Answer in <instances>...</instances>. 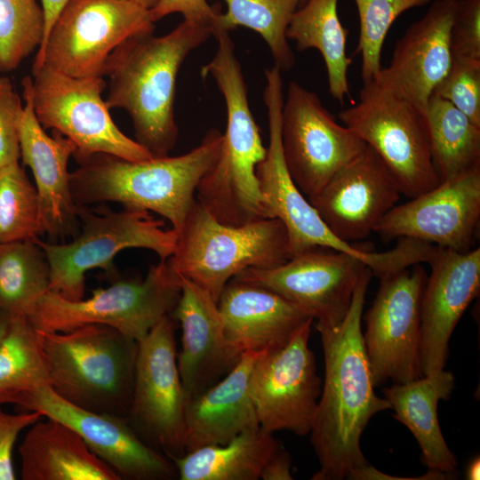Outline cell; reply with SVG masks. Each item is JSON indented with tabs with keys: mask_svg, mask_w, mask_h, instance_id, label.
<instances>
[{
	"mask_svg": "<svg viewBox=\"0 0 480 480\" xmlns=\"http://www.w3.org/2000/svg\"><path fill=\"white\" fill-rule=\"evenodd\" d=\"M16 404L72 428L121 479L168 480L177 475L172 461L145 443L127 417L76 406L49 385L22 394Z\"/></svg>",
	"mask_w": 480,
	"mask_h": 480,
	"instance_id": "obj_18",
	"label": "cell"
},
{
	"mask_svg": "<svg viewBox=\"0 0 480 480\" xmlns=\"http://www.w3.org/2000/svg\"><path fill=\"white\" fill-rule=\"evenodd\" d=\"M425 116L440 182L480 168V126L449 101L431 95Z\"/></svg>",
	"mask_w": 480,
	"mask_h": 480,
	"instance_id": "obj_31",
	"label": "cell"
},
{
	"mask_svg": "<svg viewBox=\"0 0 480 480\" xmlns=\"http://www.w3.org/2000/svg\"><path fill=\"white\" fill-rule=\"evenodd\" d=\"M313 320L304 324L284 345L261 352L249 387L260 428L272 433L309 434L322 380L308 340Z\"/></svg>",
	"mask_w": 480,
	"mask_h": 480,
	"instance_id": "obj_17",
	"label": "cell"
},
{
	"mask_svg": "<svg viewBox=\"0 0 480 480\" xmlns=\"http://www.w3.org/2000/svg\"><path fill=\"white\" fill-rule=\"evenodd\" d=\"M154 30L149 10L134 0H68L38 48L32 70L46 65L74 77L102 76L116 47Z\"/></svg>",
	"mask_w": 480,
	"mask_h": 480,
	"instance_id": "obj_11",
	"label": "cell"
},
{
	"mask_svg": "<svg viewBox=\"0 0 480 480\" xmlns=\"http://www.w3.org/2000/svg\"><path fill=\"white\" fill-rule=\"evenodd\" d=\"M479 219L480 168L395 205L374 232L383 239L412 238L463 252L474 245Z\"/></svg>",
	"mask_w": 480,
	"mask_h": 480,
	"instance_id": "obj_19",
	"label": "cell"
},
{
	"mask_svg": "<svg viewBox=\"0 0 480 480\" xmlns=\"http://www.w3.org/2000/svg\"><path fill=\"white\" fill-rule=\"evenodd\" d=\"M36 116L44 129H52L76 146L74 155H113L130 161L154 156L115 124L101 94L103 76L74 77L46 65L21 81Z\"/></svg>",
	"mask_w": 480,
	"mask_h": 480,
	"instance_id": "obj_9",
	"label": "cell"
},
{
	"mask_svg": "<svg viewBox=\"0 0 480 480\" xmlns=\"http://www.w3.org/2000/svg\"><path fill=\"white\" fill-rule=\"evenodd\" d=\"M348 30L338 15V0H305L293 13L286 36L300 52L316 49L323 56L329 92L340 104L350 96L348 71L351 58L346 54Z\"/></svg>",
	"mask_w": 480,
	"mask_h": 480,
	"instance_id": "obj_30",
	"label": "cell"
},
{
	"mask_svg": "<svg viewBox=\"0 0 480 480\" xmlns=\"http://www.w3.org/2000/svg\"><path fill=\"white\" fill-rule=\"evenodd\" d=\"M167 259L180 276L196 284L217 302L227 284L249 268H272L291 258L287 232L275 218L240 226L217 220L196 200Z\"/></svg>",
	"mask_w": 480,
	"mask_h": 480,
	"instance_id": "obj_6",
	"label": "cell"
},
{
	"mask_svg": "<svg viewBox=\"0 0 480 480\" xmlns=\"http://www.w3.org/2000/svg\"><path fill=\"white\" fill-rule=\"evenodd\" d=\"M454 387L453 374L442 370L383 388L384 398L395 412L393 418L414 436L421 452V460L428 469L456 472V457L444 438L437 418L438 402L448 400Z\"/></svg>",
	"mask_w": 480,
	"mask_h": 480,
	"instance_id": "obj_28",
	"label": "cell"
},
{
	"mask_svg": "<svg viewBox=\"0 0 480 480\" xmlns=\"http://www.w3.org/2000/svg\"><path fill=\"white\" fill-rule=\"evenodd\" d=\"M175 12L180 13L185 20L213 25L217 15L220 12V5H211L207 0H160L149 11L154 22Z\"/></svg>",
	"mask_w": 480,
	"mask_h": 480,
	"instance_id": "obj_42",
	"label": "cell"
},
{
	"mask_svg": "<svg viewBox=\"0 0 480 480\" xmlns=\"http://www.w3.org/2000/svg\"><path fill=\"white\" fill-rule=\"evenodd\" d=\"M12 318L11 314L0 308V344L9 331Z\"/></svg>",
	"mask_w": 480,
	"mask_h": 480,
	"instance_id": "obj_45",
	"label": "cell"
},
{
	"mask_svg": "<svg viewBox=\"0 0 480 480\" xmlns=\"http://www.w3.org/2000/svg\"><path fill=\"white\" fill-rule=\"evenodd\" d=\"M292 459L282 447L277 449L264 465L260 478L263 480H292Z\"/></svg>",
	"mask_w": 480,
	"mask_h": 480,
	"instance_id": "obj_43",
	"label": "cell"
},
{
	"mask_svg": "<svg viewBox=\"0 0 480 480\" xmlns=\"http://www.w3.org/2000/svg\"><path fill=\"white\" fill-rule=\"evenodd\" d=\"M282 71L265 70L263 100L267 108L269 142L256 167L267 218L279 220L287 232L291 258L313 248H327L362 259L371 270L381 262V253L365 251L336 236L292 180L284 163L280 137L284 103Z\"/></svg>",
	"mask_w": 480,
	"mask_h": 480,
	"instance_id": "obj_12",
	"label": "cell"
},
{
	"mask_svg": "<svg viewBox=\"0 0 480 480\" xmlns=\"http://www.w3.org/2000/svg\"><path fill=\"white\" fill-rule=\"evenodd\" d=\"M480 473L479 457H476L468 466L466 476L468 480H478Z\"/></svg>",
	"mask_w": 480,
	"mask_h": 480,
	"instance_id": "obj_46",
	"label": "cell"
},
{
	"mask_svg": "<svg viewBox=\"0 0 480 480\" xmlns=\"http://www.w3.org/2000/svg\"><path fill=\"white\" fill-rule=\"evenodd\" d=\"M44 12L37 0H0V72L16 69L41 46Z\"/></svg>",
	"mask_w": 480,
	"mask_h": 480,
	"instance_id": "obj_36",
	"label": "cell"
},
{
	"mask_svg": "<svg viewBox=\"0 0 480 480\" xmlns=\"http://www.w3.org/2000/svg\"><path fill=\"white\" fill-rule=\"evenodd\" d=\"M50 267L35 240L0 244V308L27 316L49 291Z\"/></svg>",
	"mask_w": 480,
	"mask_h": 480,
	"instance_id": "obj_33",
	"label": "cell"
},
{
	"mask_svg": "<svg viewBox=\"0 0 480 480\" xmlns=\"http://www.w3.org/2000/svg\"><path fill=\"white\" fill-rule=\"evenodd\" d=\"M366 263L356 256L313 248L272 268H249L232 279L268 289L313 319L316 327H334L347 316Z\"/></svg>",
	"mask_w": 480,
	"mask_h": 480,
	"instance_id": "obj_16",
	"label": "cell"
},
{
	"mask_svg": "<svg viewBox=\"0 0 480 480\" xmlns=\"http://www.w3.org/2000/svg\"><path fill=\"white\" fill-rule=\"evenodd\" d=\"M137 4L141 5L142 7L151 10L153 9L160 0H134Z\"/></svg>",
	"mask_w": 480,
	"mask_h": 480,
	"instance_id": "obj_47",
	"label": "cell"
},
{
	"mask_svg": "<svg viewBox=\"0 0 480 480\" xmlns=\"http://www.w3.org/2000/svg\"><path fill=\"white\" fill-rule=\"evenodd\" d=\"M223 133L209 130L201 143L177 156L130 161L113 155H74L78 167L70 172L77 206L115 202L125 208L154 212L178 232L196 202L197 186L215 163Z\"/></svg>",
	"mask_w": 480,
	"mask_h": 480,
	"instance_id": "obj_3",
	"label": "cell"
},
{
	"mask_svg": "<svg viewBox=\"0 0 480 480\" xmlns=\"http://www.w3.org/2000/svg\"><path fill=\"white\" fill-rule=\"evenodd\" d=\"M82 229L67 244H55L36 238L50 267L49 291L69 300L84 295L87 271L101 268L113 272L114 258L129 248L148 249L160 260L173 253L178 234L164 228L163 220H156L148 211L124 207L115 212L100 207L89 210L79 206Z\"/></svg>",
	"mask_w": 480,
	"mask_h": 480,
	"instance_id": "obj_7",
	"label": "cell"
},
{
	"mask_svg": "<svg viewBox=\"0 0 480 480\" xmlns=\"http://www.w3.org/2000/svg\"><path fill=\"white\" fill-rule=\"evenodd\" d=\"M380 280L374 300L363 316V340L375 388L388 380L399 384L423 376L420 303L426 272L417 264Z\"/></svg>",
	"mask_w": 480,
	"mask_h": 480,
	"instance_id": "obj_15",
	"label": "cell"
},
{
	"mask_svg": "<svg viewBox=\"0 0 480 480\" xmlns=\"http://www.w3.org/2000/svg\"><path fill=\"white\" fill-rule=\"evenodd\" d=\"M0 404V480H14L12 452L20 434L44 416L36 411L9 413Z\"/></svg>",
	"mask_w": 480,
	"mask_h": 480,
	"instance_id": "obj_41",
	"label": "cell"
},
{
	"mask_svg": "<svg viewBox=\"0 0 480 480\" xmlns=\"http://www.w3.org/2000/svg\"><path fill=\"white\" fill-rule=\"evenodd\" d=\"M23 109L12 80L0 76V168L20 159V127Z\"/></svg>",
	"mask_w": 480,
	"mask_h": 480,
	"instance_id": "obj_39",
	"label": "cell"
},
{
	"mask_svg": "<svg viewBox=\"0 0 480 480\" xmlns=\"http://www.w3.org/2000/svg\"><path fill=\"white\" fill-rule=\"evenodd\" d=\"M372 273L367 268L348 312L337 326L316 327L324 351V379L310 429L319 469L313 480H343L369 464L361 436L376 413L391 409L378 396L362 332L363 310Z\"/></svg>",
	"mask_w": 480,
	"mask_h": 480,
	"instance_id": "obj_1",
	"label": "cell"
},
{
	"mask_svg": "<svg viewBox=\"0 0 480 480\" xmlns=\"http://www.w3.org/2000/svg\"><path fill=\"white\" fill-rule=\"evenodd\" d=\"M261 352H243L236 365L217 383L187 402L185 453L211 444H225L260 428L249 380Z\"/></svg>",
	"mask_w": 480,
	"mask_h": 480,
	"instance_id": "obj_26",
	"label": "cell"
},
{
	"mask_svg": "<svg viewBox=\"0 0 480 480\" xmlns=\"http://www.w3.org/2000/svg\"><path fill=\"white\" fill-rule=\"evenodd\" d=\"M420 303L422 375L444 370L449 342L461 316L480 289V248L456 252L436 246Z\"/></svg>",
	"mask_w": 480,
	"mask_h": 480,
	"instance_id": "obj_21",
	"label": "cell"
},
{
	"mask_svg": "<svg viewBox=\"0 0 480 480\" xmlns=\"http://www.w3.org/2000/svg\"><path fill=\"white\" fill-rule=\"evenodd\" d=\"M23 480H121L69 426L44 417L19 447Z\"/></svg>",
	"mask_w": 480,
	"mask_h": 480,
	"instance_id": "obj_27",
	"label": "cell"
},
{
	"mask_svg": "<svg viewBox=\"0 0 480 480\" xmlns=\"http://www.w3.org/2000/svg\"><path fill=\"white\" fill-rule=\"evenodd\" d=\"M187 397L181 383L171 316L138 341L127 419L149 446L170 458L185 454Z\"/></svg>",
	"mask_w": 480,
	"mask_h": 480,
	"instance_id": "obj_13",
	"label": "cell"
},
{
	"mask_svg": "<svg viewBox=\"0 0 480 480\" xmlns=\"http://www.w3.org/2000/svg\"><path fill=\"white\" fill-rule=\"evenodd\" d=\"M457 0H436L396 42L389 64L374 80L424 114L452 63L451 27ZM373 82V81H372Z\"/></svg>",
	"mask_w": 480,
	"mask_h": 480,
	"instance_id": "obj_22",
	"label": "cell"
},
{
	"mask_svg": "<svg viewBox=\"0 0 480 480\" xmlns=\"http://www.w3.org/2000/svg\"><path fill=\"white\" fill-rule=\"evenodd\" d=\"M180 278L167 260L150 267L142 281H119L92 291L88 299L69 300L47 292L27 317L43 332H63L88 324L112 327L140 341L171 316L180 295Z\"/></svg>",
	"mask_w": 480,
	"mask_h": 480,
	"instance_id": "obj_8",
	"label": "cell"
},
{
	"mask_svg": "<svg viewBox=\"0 0 480 480\" xmlns=\"http://www.w3.org/2000/svg\"><path fill=\"white\" fill-rule=\"evenodd\" d=\"M228 9L213 23L214 32L244 27L257 32L266 42L281 71L292 69L295 56L286 30L295 11L305 0H224Z\"/></svg>",
	"mask_w": 480,
	"mask_h": 480,
	"instance_id": "obj_34",
	"label": "cell"
},
{
	"mask_svg": "<svg viewBox=\"0 0 480 480\" xmlns=\"http://www.w3.org/2000/svg\"><path fill=\"white\" fill-rule=\"evenodd\" d=\"M401 195L393 174L366 145L317 194L308 199L330 230L351 244L374 232Z\"/></svg>",
	"mask_w": 480,
	"mask_h": 480,
	"instance_id": "obj_20",
	"label": "cell"
},
{
	"mask_svg": "<svg viewBox=\"0 0 480 480\" xmlns=\"http://www.w3.org/2000/svg\"><path fill=\"white\" fill-rule=\"evenodd\" d=\"M43 234L35 185L20 163L0 168V244L35 240Z\"/></svg>",
	"mask_w": 480,
	"mask_h": 480,
	"instance_id": "obj_35",
	"label": "cell"
},
{
	"mask_svg": "<svg viewBox=\"0 0 480 480\" xmlns=\"http://www.w3.org/2000/svg\"><path fill=\"white\" fill-rule=\"evenodd\" d=\"M432 95L449 101L480 126V60L452 58Z\"/></svg>",
	"mask_w": 480,
	"mask_h": 480,
	"instance_id": "obj_38",
	"label": "cell"
},
{
	"mask_svg": "<svg viewBox=\"0 0 480 480\" xmlns=\"http://www.w3.org/2000/svg\"><path fill=\"white\" fill-rule=\"evenodd\" d=\"M44 385L50 379L39 332L27 316H14L0 344V404H16L22 394Z\"/></svg>",
	"mask_w": 480,
	"mask_h": 480,
	"instance_id": "obj_32",
	"label": "cell"
},
{
	"mask_svg": "<svg viewBox=\"0 0 480 480\" xmlns=\"http://www.w3.org/2000/svg\"><path fill=\"white\" fill-rule=\"evenodd\" d=\"M68 1V0H40L44 9L45 20V31L43 43L45 40L59 13Z\"/></svg>",
	"mask_w": 480,
	"mask_h": 480,
	"instance_id": "obj_44",
	"label": "cell"
},
{
	"mask_svg": "<svg viewBox=\"0 0 480 480\" xmlns=\"http://www.w3.org/2000/svg\"><path fill=\"white\" fill-rule=\"evenodd\" d=\"M212 24L183 20L171 32L131 36L108 57L102 76L108 78L107 106L125 110L135 140L154 157L169 156L179 129L174 105L179 71L189 53L213 36Z\"/></svg>",
	"mask_w": 480,
	"mask_h": 480,
	"instance_id": "obj_2",
	"label": "cell"
},
{
	"mask_svg": "<svg viewBox=\"0 0 480 480\" xmlns=\"http://www.w3.org/2000/svg\"><path fill=\"white\" fill-rule=\"evenodd\" d=\"M37 331L55 393L81 408L127 417L138 341L101 324Z\"/></svg>",
	"mask_w": 480,
	"mask_h": 480,
	"instance_id": "obj_5",
	"label": "cell"
},
{
	"mask_svg": "<svg viewBox=\"0 0 480 480\" xmlns=\"http://www.w3.org/2000/svg\"><path fill=\"white\" fill-rule=\"evenodd\" d=\"M281 447L260 428L244 432L225 444H211L172 456L180 480H257L271 455Z\"/></svg>",
	"mask_w": 480,
	"mask_h": 480,
	"instance_id": "obj_29",
	"label": "cell"
},
{
	"mask_svg": "<svg viewBox=\"0 0 480 480\" xmlns=\"http://www.w3.org/2000/svg\"><path fill=\"white\" fill-rule=\"evenodd\" d=\"M280 137L287 170L307 198L317 194L366 147L336 122L316 92L296 81L289 83L284 98Z\"/></svg>",
	"mask_w": 480,
	"mask_h": 480,
	"instance_id": "obj_14",
	"label": "cell"
},
{
	"mask_svg": "<svg viewBox=\"0 0 480 480\" xmlns=\"http://www.w3.org/2000/svg\"><path fill=\"white\" fill-rule=\"evenodd\" d=\"M20 127V158L30 168L40 204L43 234L60 237L74 234L79 223V206L70 188L68 162L76 151L67 137L49 136L37 120L28 92Z\"/></svg>",
	"mask_w": 480,
	"mask_h": 480,
	"instance_id": "obj_24",
	"label": "cell"
},
{
	"mask_svg": "<svg viewBox=\"0 0 480 480\" xmlns=\"http://www.w3.org/2000/svg\"><path fill=\"white\" fill-rule=\"evenodd\" d=\"M180 278V295L171 316L181 327L177 362L188 401L228 374L243 353L227 339L217 302L196 284Z\"/></svg>",
	"mask_w": 480,
	"mask_h": 480,
	"instance_id": "obj_23",
	"label": "cell"
},
{
	"mask_svg": "<svg viewBox=\"0 0 480 480\" xmlns=\"http://www.w3.org/2000/svg\"><path fill=\"white\" fill-rule=\"evenodd\" d=\"M339 117L380 157L402 195L413 198L440 183L425 114L376 82L363 84L359 101Z\"/></svg>",
	"mask_w": 480,
	"mask_h": 480,
	"instance_id": "obj_10",
	"label": "cell"
},
{
	"mask_svg": "<svg viewBox=\"0 0 480 480\" xmlns=\"http://www.w3.org/2000/svg\"><path fill=\"white\" fill-rule=\"evenodd\" d=\"M431 0H355L359 16V40L356 53L362 59L363 84L374 81L381 70L380 55L386 36L403 12L424 6Z\"/></svg>",
	"mask_w": 480,
	"mask_h": 480,
	"instance_id": "obj_37",
	"label": "cell"
},
{
	"mask_svg": "<svg viewBox=\"0 0 480 480\" xmlns=\"http://www.w3.org/2000/svg\"><path fill=\"white\" fill-rule=\"evenodd\" d=\"M227 339L242 353L286 343L308 321L300 308L264 287L231 279L217 301Z\"/></svg>",
	"mask_w": 480,
	"mask_h": 480,
	"instance_id": "obj_25",
	"label": "cell"
},
{
	"mask_svg": "<svg viewBox=\"0 0 480 480\" xmlns=\"http://www.w3.org/2000/svg\"><path fill=\"white\" fill-rule=\"evenodd\" d=\"M450 47L452 58L480 60V0H457Z\"/></svg>",
	"mask_w": 480,
	"mask_h": 480,
	"instance_id": "obj_40",
	"label": "cell"
},
{
	"mask_svg": "<svg viewBox=\"0 0 480 480\" xmlns=\"http://www.w3.org/2000/svg\"><path fill=\"white\" fill-rule=\"evenodd\" d=\"M217 50L201 68L212 77L225 101L227 127L220 154L200 180L196 201L217 220L240 226L267 218L256 167L265 156L259 126L252 116L247 85L228 31H216Z\"/></svg>",
	"mask_w": 480,
	"mask_h": 480,
	"instance_id": "obj_4",
	"label": "cell"
}]
</instances>
